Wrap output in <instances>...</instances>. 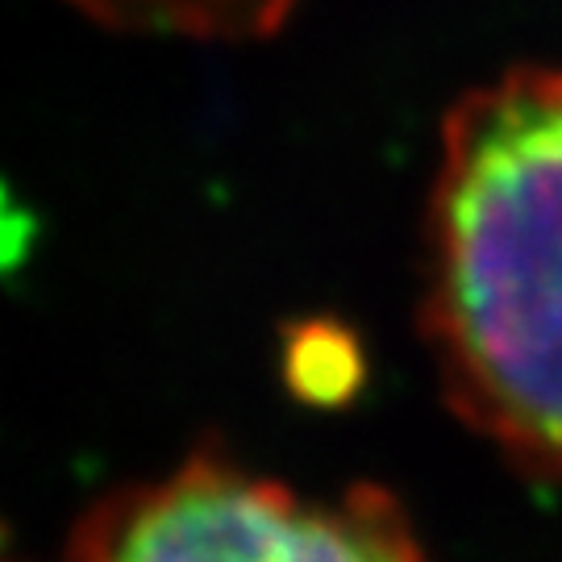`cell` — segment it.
I'll use <instances>...</instances> for the list:
<instances>
[{"mask_svg": "<svg viewBox=\"0 0 562 562\" xmlns=\"http://www.w3.org/2000/svg\"><path fill=\"white\" fill-rule=\"evenodd\" d=\"M88 18L117 30H162L188 38H262L296 0H76Z\"/></svg>", "mask_w": 562, "mask_h": 562, "instance_id": "obj_3", "label": "cell"}, {"mask_svg": "<svg viewBox=\"0 0 562 562\" xmlns=\"http://www.w3.org/2000/svg\"><path fill=\"white\" fill-rule=\"evenodd\" d=\"M63 562H425L380 487L301 492L225 459H192L92 513Z\"/></svg>", "mask_w": 562, "mask_h": 562, "instance_id": "obj_2", "label": "cell"}, {"mask_svg": "<svg viewBox=\"0 0 562 562\" xmlns=\"http://www.w3.org/2000/svg\"><path fill=\"white\" fill-rule=\"evenodd\" d=\"M425 338L462 422L562 480V67H513L450 109Z\"/></svg>", "mask_w": 562, "mask_h": 562, "instance_id": "obj_1", "label": "cell"}]
</instances>
